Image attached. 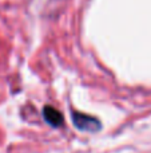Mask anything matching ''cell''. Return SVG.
Listing matches in <instances>:
<instances>
[{
    "mask_svg": "<svg viewBox=\"0 0 151 153\" xmlns=\"http://www.w3.org/2000/svg\"><path fill=\"white\" fill-rule=\"evenodd\" d=\"M72 121L74 125L78 128L79 130L83 132H98L100 129V122L99 120H96L95 117L88 116V114H83L79 111H74L72 113Z\"/></svg>",
    "mask_w": 151,
    "mask_h": 153,
    "instance_id": "cell-1",
    "label": "cell"
},
{
    "mask_svg": "<svg viewBox=\"0 0 151 153\" xmlns=\"http://www.w3.org/2000/svg\"><path fill=\"white\" fill-rule=\"evenodd\" d=\"M43 116H44V120L51 125V126H62L63 125V116L62 113L58 110V109L52 108V106H44L43 109Z\"/></svg>",
    "mask_w": 151,
    "mask_h": 153,
    "instance_id": "cell-2",
    "label": "cell"
}]
</instances>
